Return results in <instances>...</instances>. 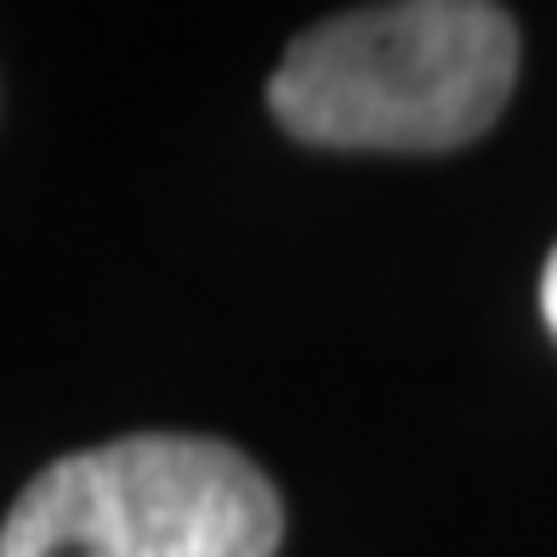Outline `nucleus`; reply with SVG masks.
<instances>
[{"label":"nucleus","instance_id":"f257e3e1","mask_svg":"<svg viewBox=\"0 0 557 557\" xmlns=\"http://www.w3.org/2000/svg\"><path fill=\"white\" fill-rule=\"evenodd\" d=\"M512 81L518 23L495 0H387L296 35L268 109L319 148L438 154L484 137Z\"/></svg>","mask_w":557,"mask_h":557},{"label":"nucleus","instance_id":"f03ea898","mask_svg":"<svg viewBox=\"0 0 557 557\" xmlns=\"http://www.w3.org/2000/svg\"><path fill=\"white\" fill-rule=\"evenodd\" d=\"M278 535L285 506L234 444L137 433L29 478L0 557H273Z\"/></svg>","mask_w":557,"mask_h":557},{"label":"nucleus","instance_id":"7ed1b4c3","mask_svg":"<svg viewBox=\"0 0 557 557\" xmlns=\"http://www.w3.org/2000/svg\"><path fill=\"white\" fill-rule=\"evenodd\" d=\"M541 313H546V324L557 331V250H552V262H546V278H541Z\"/></svg>","mask_w":557,"mask_h":557}]
</instances>
